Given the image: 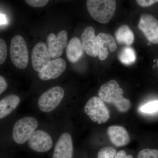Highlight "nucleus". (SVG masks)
Listing matches in <instances>:
<instances>
[{
  "label": "nucleus",
  "instance_id": "16",
  "mask_svg": "<svg viewBox=\"0 0 158 158\" xmlns=\"http://www.w3.org/2000/svg\"><path fill=\"white\" fill-rule=\"evenodd\" d=\"M84 53L82 43L78 37L72 38L66 48V55L69 62L75 63L81 59Z\"/></svg>",
  "mask_w": 158,
  "mask_h": 158
},
{
  "label": "nucleus",
  "instance_id": "18",
  "mask_svg": "<svg viewBox=\"0 0 158 158\" xmlns=\"http://www.w3.org/2000/svg\"><path fill=\"white\" fill-rule=\"evenodd\" d=\"M115 37L117 42L129 46L135 40V35L129 27L126 25L120 26L115 32Z\"/></svg>",
  "mask_w": 158,
  "mask_h": 158
},
{
  "label": "nucleus",
  "instance_id": "27",
  "mask_svg": "<svg viewBox=\"0 0 158 158\" xmlns=\"http://www.w3.org/2000/svg\"><path fill=\"white\" fill-rule=\"evenodd\" d=\"M114 158H133V157L131 155H127L126 152L124 151L120 150L118 152H116Z\"/></svg>",
  "mask_w": 158,
  "mask_h": 158
},
{
  "label": "nucleus",
  "instance_id": "12",
  "mask_svg": "<svg viewBox=\"0 0 158 158\" xmlns=\"http://www.w3.org/2000/svg\"><path fill=\"white\" fill-rule=\"evenodd\" d=\"M82 47L85 52L90 57L98 56L97 37L93 27H87L81 35Z\"/></svg>",
  "mask_w": 158,
  "mask_h": 158
},
{
  "label": "nucleus",
  "instance_id": "13",
  "mask_svg": "<svg viewBox=\"0 0 158 158\" xmlns=\"http://www.w3.org/2000/svg\"><path fill=\"white\" fill-rule=\"evenodd\" d=\"M66 62L61 58L52 60L44 70L39 73L38 76L42 81H48L59 77L66 69Z\"/></svg>",
  "mask_w": 158,
  "mask_h": 158
},
{
  "label": "nucleus",
  "instance_id": "9",
  "mask_svg": "<svg viewBox=\"0 0 158 158\" xmlns=\"http://www.w3.org/2000/svg\"><path fill=\"white\" fill-rule=\"evenodd\" d=\"M53 144L51 136L42 130L35 131L27 141L30 149L40 153L48 152L52 149Z\"/></svg>",
  "mask_w": 158,
  "mask_h": 158
},
{
  "label": "nucleus",
  "instance_id": "23",
  "mask_svg": "<svg viewBox=\"0 0 158 158\" xmlns=\"http://www.w3.org/2000/svg\"><path fill=\"white\" fill-rule=\"evenodd\" d=\"M7 56V47L4 40L0 39V64H3Z\"/></svg>",
  "mask_w": 158,
  "mask_h": 158
},
{
  "label": "nucleus",
  "instance_id": "26",
  "mask_svg": "<svg viewBox=\"0 0 158 158\" xmlns=\"http://www.w3.org/2000/svg\"><path fill=\"white\" fill-rule=\"evenodd\" d=\"M8 87V84L6 79L4 78V77L1 76H0V94H2Z\"/></svg>",
  "mask_w": 158,
  "mask_h": 158
},
{
  "label": "nucleus",
  "instance_id": "25",
  "mask_svg": "<svg viewBox=\"0 0 158 158\" xmlns=\"http://www.w3.org/2000/svg\"><path fill=\"white\" fill-rule=\"evenodd\" d=\"M138 6L143 8H146L158 3V0H136Z\"/></svg>",
  "mask_w": 158,
  "mask_h": 158
},
{
  "label": "nucleus",
  "instance_id": "10",
  "mask_svg": "<svg viewBox=\"0 0 158 158\" xmlns=\"http://www.w3.org/2000/svg\"><path fill=\"white\" fill-rule=\"evenodd\" d=\"M68 33L63 30L60 31L57 36L51 33L47 37L48 49L51 57L58 59L62 56L64 48L67 46Z\"/></svg>",
  "mask_w": 158,
  "mask_h": 158
},
{
  "label": "nucleus",
  "instance_id": "7",
  "mask_svg": "<svg viewBox=\"0 0 158 158\" xmlns=\"http://www.w3.org/2000/svg\"><path fill=\"white\" fill-rule=\"evenodd\" d=\"M138 26L150 43L158 45V19L156 16L149 13L141 15Z\"/></svg>",
  "mask_w": 158,
  "mask_h": 158
},
{
  "label": "nucleus",
  "instance_id": "20",
  "mask_svg": "<svg viewBox=\"0 0 158 158\" xmlns=\"http://www.w3.org/2000/svg\"><path fill=\"white\" fill-rule=\"evenodd\" d=\"M116 153V150L110 146L101 148L98 153L97 158H114Z\"/></svg>",
  "mask_w": 158,
  "mask_h": 158
},
{
  "label": "nucleus",
  "instance_id": "14",
  "mask_svg": "<svg viewBox=\"0 0 158 158\" xmlns=\"http://www.w3.org/2000/svg\"><path fill=\"white\" fill-rule=\"evenodd\" d=\"M98 44V56L100 60H105L110 53L117 49V44L114 37L110 34L100 33L97 36Z\"/></svg>",
  "mask_w": 158,
  "mask_h": 158
},
{
  "label": "nucleus",
  "instance_id": "22",
  "mask_svg": "<svg viewBox=\"0 0 158 158\" xmlns=\"http://www.w3.org/2000/svg\"><path fill=\"white\" fill-rule=\"evenodd\" d=\"M137 158H158V149L145 148L138 152Z\"/></svg>",
  "mask_w": 158,
  "mask_h": 158
},
{
  "label": "nucleus",
  "instance_id": "24",
  "mask_svg": "<svg viewBox=\"0 0 158 158\" xmlns=\"http://www.w3.org/2000/svg\"><path fill=\"white\" fill-rule=\"evenodd\" d=\"M25 1L31 7L40 8L45 6L48 2L49 0H25Z\"/></svg>",
  "mask_w": 158,
  "mask_h": 158
},
{
  "label": "nucleus",
  "instance_id": "6",
  "mask_svg": "<svg viewBox=\"0 0 158 158\" xmlns=\"http://www.w3.org/2000/svg\"><path fill=\"white\" fill-rule=\"evenodd\" d=\"M64 94L63 88L59 86L48 89L40 97L38 101L40 110L44 113L52 112L62 102Z\"/></svg>",
  "mask_w": 158,
  "mask_h": 158
},
{
  "label": "nucleus",
  "instance_id": "11",
  "mask_svg": "<svg viewBox=\"0 0 158 158\" xmlns=\"http://www.w3.org/2000/svg\"><path fill=\"white\" fill-rule=\"evenodd\" d=\"M73 149L71 136L69 133H63L55 144L52 158H73Z\"/></svg>",
  "mask_w": 158,
  "mask_h": 158
},
{
  "label": "nucleus",
  "instance_id": "3",
  "mask_svg": "<svg viewBox=\"0 0 158 158\" xmlns=\"http://www.w3.org/2000/svg\"><path fill=\"white\" fill-rule=\"evenodd\" d=\"M38 126L37 119L31 116H27L18 120L12 131V138L18 144H24L28 141Z\"/></svg>",
  "mask_w": 158,
  "mask_h": 158
},
{
  "label": "nucleus",
  "instance_id": "1",
  "mask_svg": "<svg viewBox=\"0 0 158 158\" xmlns=\"http://www.w3.org/2000/svg\"><path fill=\"white\" fill-rule=\"evenodd\" d=\"M124 91L115 80H110L102 85L98 90V97L105 102L114 105L118 112L126 113L131 107L130 100L123 96Z\"/></svg>",
  "mask_w": 158,
  "mask_h": 158
},
{
  "label": "nucleus",
  "instance_id": "15",
  "mask_svg": "<svg viewBox=\"0 0 158 158\" xmlns=\"http://www.w3.org/2000/svg\"><path fill=\"white\" fill-rule=\"evenodd\" d=\"M107 133L111 142L116 147H123L129 143V135L123 127L110 126L108 128Z\"/></svg>",
  "mask_w": 158,
  "mask_h": 158
},
{
  "label": "nucleus",
  "instance_id": "28",
  "mask_svg": "<svg viewBox=\"0 0 158 158\" xmlns=\"http://www.w3.org/2000/svg\"><path fill=\"white\" fill-rule=\"evenodd\" d=\"M7 23V20L6 15L1 13V25H6Z\"/></svg>",
  "mask_w": 158,
  "mask_h": 158
},
{
  "label": "nucleus",
  "instance_id": "19",
  "mask_svg": "<svg viewBox=\"0 0 158 158\" xmlns=\"http://www.w3.org/2000/svg\"><path fill=\"white\" fill-rule=\"evenodd\" d=\"M119 61L126 65H130L135 62L136 60L135 51L132 48L127 46L123 48L118 56Z\"/></svg>",
  "mask_w": 158,
  "mask_h": 158
},
{
  "label": "nucleus",
  "instance_id": "4",
  "mask_svg": "<svg viewBox=\"0 0 158 158\" xmlns=\"http://www.w3.org/2000/svg\"><path fill=\"white\" fill-rule=\"evenodd\" d=\"M10 55L15 66L20 69L27 67L29 61V53L25 40L20 35L15 36L11 39Z\"/></svg>",
  "mask_w": 158,
  "mask_h": 158
},
{
  "label": "nucleus",
  "instance_id": "29",
  "mask_svg": "<svg viewBox=\"0 0 158 158\" xmlns=\"http://www.w3.org/2000/svg\"><path fill=\"white\" fill-rule=\"evenodd\" d=\"M156 68H157V69L158 70V57L156 59Z\"/></svg>",
  "mask_w": 158,
  "mask_h": 158
},
{
  "label": "nucleus",
  "instance_id": "8",
  "mask_svg": "<svg viewBox=\"0 0 158 158\" xmlns=\"http://www.w3.org/2000/svg\"><path fill=\"white\" fill-rule=\"evenodd\" d=\"M50 54L44 43H38L34 47L31 53V62L34 70L40 73L44 70L51 62Z\"/></svg>",
  "mask_w": 158,
  "mask_h": 158
},
{
  "label": "nucleus",
  "instance_id": "2",
  "mask_svg": "<svg viewBox=\"0 0 158 158\" xmlns=\"http://www.w3.org/2000/svg\"><path fill=\"white\" fill-rule=\"evenodd\" d=\"M88 13L100 23H108L112 19L116 7V0H87Z\"/></svg>",
  "mask_w": 158,
  "mask_h": 158
},
{
  "label": "nucleus",
  "instance_id": "5",
  "mask_svg": "<svg viewBox=\"0 0 158 158\" xmlns=\"http://www.w3.org/2000/svg\"><path fill=\"white\" fill-rule=\"evenodd\" d=\"M85 113L91 121L98 124L105 123L110 119V112L104 102L98 97L89 99L84 108Z\"/></svg>",
  "mask_w": 158,
  "mask_h": 158
},
{
  "label": "nucleus",
  "instance_id": "21",
  "mask_svg": "<svg viewBox=\"0 0 158 158\" xmlns=\"http://www.w3.org/2000/svg\"><path fill=\"white\" fill-rule=\"evenodd\" d=\"M140 111L144 113H152L158 111V101L149 102L145 105L141 106L140 108Z\"/></svg>",
  "mask_w": 158,
  "mask_h": 158
},
{
  "label": "nucleus",
  "instance_id": "17",
  "mask_svg": "<svg viewBox=\"0 0 158 158\" xmlns=\"http://www.w3.org/2000/svg\"><path fill=\"white\" fill-rule=\"evenodd\" d=\"M20 99L15 94L6 96L0 101V118H4L11 114L19 105Z\"/></svg>",
  "mask_w": 158,
  "mask_h": 158
}]
</instances>
